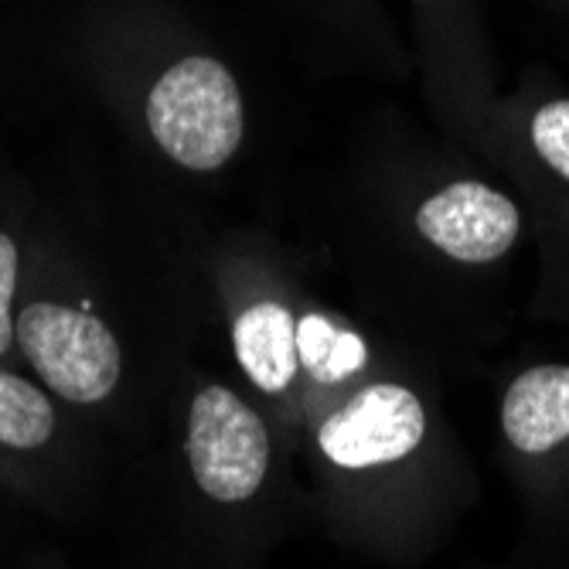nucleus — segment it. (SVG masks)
Masks as SVG:
<instances>
[{
	"instance_id": "4",
	"label": "nucleus",
	"mask_w": 569,
	"mask_h": 569,
	"mask_svg": "<svg viewBox=\"0 0 569 569\" xmlns=\"http://www.w3.org/2000/svg\"><path fill=\"white\" fill-rule=\"evenodd\" d=\"M423 433L427 417L417 396L402 386H372L325 420L318 443L338 468H372L402 460Z\"/></svg>"
},
{
	"instance_id": "7",
	"label": "nucleus",
	"mask_w": 569,
	"mask_h": 569,
	"mask_svg": "<svg viewBox=\"0 0 569 569\" xmlns=\"http://www.w3.org/2000/svg\"><path fill=\"white\" fill-rule=\"evenodd\" d=\"M232 341L239 366L263 392H280L290 386L300 358L297 325L280 303H252L246 315H239Z\"/></svg>"
},
{
	"instance_id": "11",
	"label": "nucleus",
	"mask_w": 569,
	"mask_h": 569,
	"mask_svg": "<svg viewBox=\"0 0 569 569\" xmlns=\"http://www.w3.org/2000/svg\"><path fill=\"white\" fill-rule=\"evenodd\" d=\"M14 287H18V246L11 236L0 232V355L8 351L14 338V321H11Z\"/></svg>"
},
{
	"instance_id": "6",
	"label": "nucleus",
	"mask_w": 569,
	"mask_h": 569,
	"mask_svg": "<svg viewBox=\"0 0 569 569\" xmlns=\"http://www.w3.org/2000/svg\"><path fill=\"white\" fill-rule=\"evenodd\" d=\"M501 427L515 450L546 453L569 440V366H539L508 386Z\"/></svg>"
},
{
	"instance_id": "9",
	"label": "nucleus",
	"mask_w": 569,
	"mask_h": 569,
	"mask_svg": "<svg viewBox=\"0 0 569 569\" xmlns=\"http://www.w3.org/2000/svg\"><path fill=\"white\" fill-rule=\"evenodd\" d=\"M532 143L542 161L569 181V99L546 102L532 120Z\"/></svg>"
},
{
	"instance_id": "2",
	"label": "nucleus",
	"mask_w": 569,
	"mask_h": 569,
	"mask_svg": "<svg viewBox=\"0 0 569 569\" xmlns=\"http://www.w3.org/2000/svg\"><path fill=\"white\" fill-rule=\"evenodd\" d=\"M14 335L44 386L69 402H99L120 382V345L113 331L86 310L62 303H28Z\"/></svg>"
},
{
	"instance_id": "8",
	"label": "nucleus",
	"mask_w": 569,
	"mask_h": 569,
	"mask_svg": "<svg viewBox=\"0 0 569 569\" xmlns=\"http://www.w3.org/2000/svg\"><path fill=\"white\" fill-rule=\"evenodd\" d=\"M56 433L51 402L24 379L0 372V443L31 450Z\"/></svg>"
},
{
	"instance_id": "1",
	"label": "nucleus",
	"mask_w": 569,
	"mask_h": 569,
	"mask_svg": "<svg viewBox=\"0 0 569 569\" xmlns=\"http://www.w3.org/2000/svg\"><path fill=\"white\" fill-rule=\"evenodd\" d=\"M147 127L181 168H222L242 140V96L232 72L204 56L178 62L150 89Z\"/></svg>"
},
{
	"instance_id": "10",
	"label": "nucleus",
	"mask_w": 569,
	"mask_h": 569,
	"mask_svg": "<svg viewBox=\"0 0 569 569\" xmlns=\"http://www.w3.org/2000/svg\"><path fill=\"white\" fill-rule=\"evenodd\" d=\"M335 341H338V328L331 321H325L321 315H307L297 325V355L303 361V369H310V376H315V379L328 366Z\"/></svg>"
},
{
	"instance_id": "5",
	"label": "nucleus",
	"mask_w": 569,
	"mask_h": 569,
	"mask_svg": "<svg viewBox=\"0 0 569 569\" xmlns=\"http://www.w3.org/2000/svg\"><path fill=\"white\" fill-rule=\"evenodd\" d=\"M417 229L460 263H488L519 239V209L481 181H457L420 204Z\"/></svg>"
},
{
	"instance_id": "12",
	"label": "nucleus",
	"mask_w": 569,
	"mask_h": 569,
	"mask_svg": "<svg viewBox=\"0 0 569 569\" xmlns=\"http://www.w3.org/2000/svg\"><path fill=\"white\" fill-rule=\"evenodd\" d=\"M366 358H369V348L366 341H361L358 335L351 331H338V341L331 348V358H328V366L321 369V382H341L348 376H355L361 366H366Z\"/></svg>"
},
{
	"instance_id": "3",
	"label": "nucleus",
	"mask_w": 569,
	"mask_h": 569,
	"mask_svg": "<svg viewBox=\"0 0 569 569\" xmlns=\"http://www.w3.org/2000/svg\"><path fill=\"white\" fill-rule=\"evenodd\" d=\"M188 460L198 488L216 501H246L267 478L263 420L229 389H204L191 406Z\"/></svg>"
}]
</instances>
